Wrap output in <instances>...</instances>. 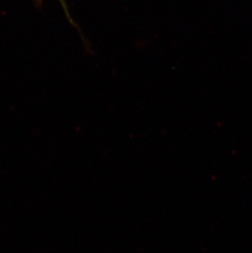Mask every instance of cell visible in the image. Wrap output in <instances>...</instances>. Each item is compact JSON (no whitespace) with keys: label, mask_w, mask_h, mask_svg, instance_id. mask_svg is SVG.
Returning <instances> with one entry per match:
<instances>
[{"label":"cell","mask_w":252,"mask_h":253,"mask_svg":"<svg viewBox=\"0 0 252 253\" xmlns=\"http://www.w3.org/2000/svg\"><path fill=\"white\" fill-rule=\"evenodd\" d=\"M36 1H37V2H38L39 3H41V1H42V0H36Z\"/></svg>","instance_id":"6da1fadb"}]
</instances>
